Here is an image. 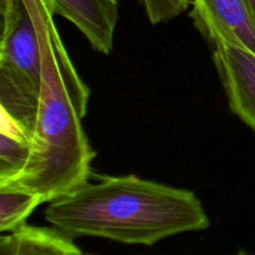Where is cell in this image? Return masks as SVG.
<instances>
[{"label": "cell", "mask_w": 255, "mask_h": 255, "mask_svg": "<svg viewBox=\"0 0 255 255\" xmlns=\"http://www.w3.org/2000/svg\"><path fill=\"white\" fill-rule=\"evenodd\" d=\"M47 0H35L41 41V87L30 157L21 173L0 188L31 192L50 203L92 174L95 151L82 127L90 89L75 69Z\"/></svg>", "instance_id": "6da1fadb"}, {"label": "cell", "mask_w": 255, "mask_h": 255, "mask_svg": "<svg viewBox=\"0 0 255 255\" xmlns=\"http://www.w3.org/2000/svg\"><path fill=\"white\" fill-rule=\"evenodd\" d=\"M45 219L72 237H97L124 244L153 246L209 227L198 197L134 174L97 176L50 202Z\"/></svg>", "instance_id": "7a4b0ae2"}, {"label": "cell", "mask_w": 255, "mask_h": 255, "mask_svg": "<svg viewBox=\"0 0 255 255\" xmlns=\"http://www.w3.org/2000/svg\"><path fill=\"white\" fill-rule=\"evenodd\" d=\"M1 117L29 138L41 87V41L35 0H0Z\"/></svg>", "instance_id": "3957f363"}, {"label": "cell", "mask_w": 255, "mask_h": 255, "mask_svg": "<svg viewBox=\"0 0 255 255\" xmlns=\"http://www.w3.org/2000/svg\"><path fill=\"white\" fill-rule=\"evenodd\" d=\"M208 45L232 112L255 133V55L222 40Z\"/></svg>", "instance_id": "277c9868"}, {"label": "cell", "mask_w": 255, "mask_h": 255, "mask_svg": "<svg viewBox=\"0 0 255 255\" xmlns=\"http://www.w3.org/2000/svg\"><path fill=\"white\" fill-rule=\"evenodd\" d=\"M189 15L207 42L222 40L255 55V17L247 0H192Z\"/></svg>", "instance_id": "5b68a950"}, {"label": "cell", "mask_w": 255, "mask_h": 255, "mask_svg": "<svg viewBox=\"0 0 255 255\" xmlns=\"http://www.w3.org/2000/svg\"><path fill=\"white\" fill-rule=\"evenodd\" d=\"M55 15L65 17L82 32L95 51L110 55L119 21L117 0H47Z\"/></svg>", "instance_id": "8992f818"}, {"label": "cell", "mask_w": 255, "mask_h": 255, "mask_svg": "<svg viewBox=\"0 0 255 255\" xmlns=\"http://www.w3.org/2000/svg\"><path fill=\"white\" fill-rule=\"evenodd\" d=\"M72 237L56 228L24 224L0 238V255H80Z\"/></svg>", "instance_id": "52a82bcc"}, {"label": "cell", "mask_w": 255, "mask_h": 255, "mask_svg": "<svg viewBox=\"0 0 255 255\" xmlns=\"http://www.w3.org/2000/svg\"><path fill=\"white\" fill-rule=\"evenodd\" d=\"M30 139L7 120L0 126V186L16 178L30 157Z\"/></svg>", "instance_id": "ba28073f"}, {"label": "cell", "mask_w": 255, "mask_h": 255, "mask_svg": "<svg viewBox=\"0 0 255 255\" xmlns=\"http://www.w3.org/2000/svg\"><path fill=\"white\" fill-rule=\"evenodd\" d=\"M42 203L41 197L31 192L0 188V232L11 233L26 224V219Z\"/></svg>", "instance_id": "9c48e42d"}, {"label": "cell", "mask_w": 255, "mask_h": 255, "mask_svg": "<svg viewBox=\"0 0 255 255\" xmlns=\"http://www.w3.org/2000/svg\"><path fill=\"white\" fill-rule=\"evenodd\" d=\"M147 19L153 25L169 22L183 14L192 0H138Z\"/></svg>", "instance_id": "30bf717a"}, {"label": "cell", "mask_w": 255, "mask_h": 255, "mask_svg": "<svg viewBox=\"0 0 255 255\" xmlns=\"http://www.w3.org/2000/svg\"><path fill=\"white\" fill-rule=\"evenodd\" d=\"M247 1H248L249 6H251V9H252V12H253V15L255 17V0H247Z\"/></svg>", "instance_id": "8fae6325"}, {"label": "cell", "mask_w": 255, "mask_h": 255, "mask_svg": "<svg viewBox=\"0 0 255 255\" xmlns=\"http://www.w3.org/2000/svg\"><path fill=\"white\" fill-rule=\"evenodd\" d=\"M236 255H255V254H248V253H246V252H239V253Z\"/></svg>", "instance_id": "7c38bea8"}, {"label": "cell", "mask_w": 255, "mask_h": 255, "mask_svg": "<svg viewBox=\"0 0 255 255\" xmlns=\"http://www.w3.org/2000/svg\"><path fill=\"white\" fill-rule=\"evenodd\" d=\"M80 255H90V254H84V253H81Z\"/></svg>", "instance_id": "4fadbf2b"}]
</instances>
